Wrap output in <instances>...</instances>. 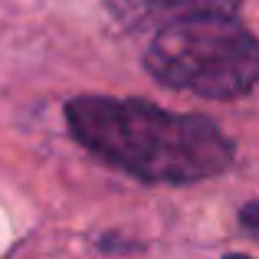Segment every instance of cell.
<instances>
[{"label":"cell","mask_w":259,"mask_h":259,"mask_svg":"<svg viewBox=\"0 0 259 259\" xmlns=\"http://www.w3.org/2000/svg\"><path fill=\"white\" fill-rule=\"evenodd\" d=\"M72 138L148 184H190L223 174L233 145L203 115H174L145 99L79 95L66 102Z\"/></svg>","instance_id":"1"},{"label":"cell","mask_w":259,"mask_h":259,"mask_svg":"<svg viewBox=\"0 0 259 259\" xmlns=\"http://www.w3.org/2000/svg\"><path fill=\"white\" fill-rule=\"evenodd\" d=\"M145 66L158 82L203 99H240L259 79V46L236 17L167 20L148 46Z\"/></svg>","instance_id":"2"},{"label":"cell","mask_w":259,"mask_h":259,"mask_svg":"<svg viewBox=\"0 0 259 259\" xmlns=\"http://www.w3.org/2000/svg\"><path fill=\"white\" fill-rule=\"evenodd\" d=\"M171 4L174 0H105L108 13L125 26H138V23H145V20L167 17Z\"/></svg>","instance_id":"3"},{"label":"cell","mask_w":259,"mask_h":259,"mask_svg":"<svg viewBox=\"0 0 259 259\" xmlns=\"http://www.w3.org/2000/svg\"><path fill=\"white\" fill-rule=\"evenodd\" d=\"M243 223H246L249 233H256V203H246V207H243Z\"/></svg>","instance_id":"4"},{"label":"cell","mask_w":259,"mask_h":259,"mask_svg":"<svg viewBox=\"0 0 259 259\" xmlns=\"http://www.w3.org/2000/svg\"><path fill=\"white\" fill-rule=\"evenodd\" d=\"M223 259H253V256H243V253H236V256H223Z\"/></svg>","instance_id":"5"}]
</instances>
